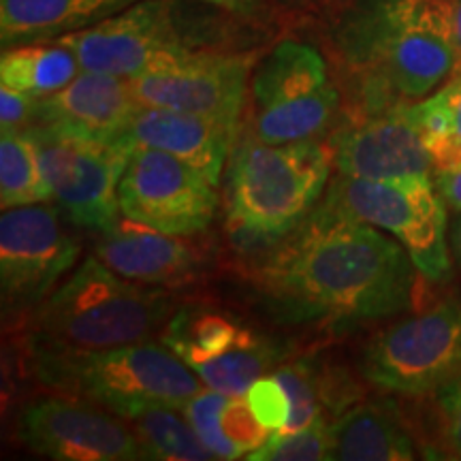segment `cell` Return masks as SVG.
I'll return each instance as SVG.
<instances>
[{"label": "cell", "instance_id": "obj_1", "mask_svg": "<svg viewBox=\"0 0 461 461\" xmlns=\"http://www.w3.org/2000/svg\"><path fill=\"white\" fill-rule=\"evenodd\" d=\"M417 274L400 241L330 193L263 261L257 285L282 321L353 327L408 312Z\"/></svg>", "mask_w": 461, "mask_h": 461}, {"label": "cell", "instance_id": "obj_2", "mask_svg": "<svg viewBox=\"0 0 461 461\" xmlns=\"http://www.w3.org/2000/svg\"><path fill=\"white\" fill-rule=\"evenodd\" d=\"M353 109L420 101L457 71L445 0H353L333 28Z\"/></svg>", "mask_w": 461, "mask_h": 461}, {"label": "cell", "instance_id": "obj_3", "mask_svg": "<svg viewBox=\"0 0 461 461\" xmlns=\"http://www.w3.org/2000/svg\"><path fill=\"white\" fill-rule=\"evenodd\" d=\"M171 308L165 291L126 282L99 257H86L32 312L31 355L95 353L148 342L165 330Z\"/></svg>", "mask_w": 461, "mask_h": 461}, {"label": "cell", "instance_id": "obj_4", "mask_svg": "<svg viewBox=\"0 0 461 461\" xmlns=\"http://www.w3.org/2000/svg\"><path fill=\"white\" fill-rule=\"evenodd\" d=\"M333 165L319 141H244L229 169V227L248 241H278L314 212Z\"/></svg>", "mask_w": 461, "mask_h": 461}, {"label": "cell", "instance_id": "obj_5", "mask_svg": "<svg viewBox=\"0 0 461 461\" xmlns=\"http://www.w3.org/2000/svg\"><path fill=\"white\" fill-rule=\"evenodd\" d=\"M43 387L107 408L120 417L149 403L182 408L203 380L167 344L152 339L95 353L32 355Z\"/></svg>", "mask_w": 461, "mask_h": 461}, {"label": "cell", "instance_id": "obj_6", "mask_svg": "<svg viewBox=\"0 0 461 461\" xmlns=\"http://www.w3.org/2000/svg\"><path fill=\"white\" fill-rule=\"evenodd\" d=\"M252 126L265 143L312 141L331 129L342 92L314 45L285 39L255 67L250 77Z\"/></svg>", "mask_w": 461, "mask_h": 461}, {"label": "cell", "instance_id": "obj_7", "mask_svg": "<svg viewBox=\"0 0 461 461\" xmlns=\"http://www.w3.org/2000/svg\"><path fill=\"white\" fill-rule=\"evenodd\" d=\"M359 370L384 393H434L461 372V302L436 303L376 333L363 348Z\"/></svg>", "mask_w": 461, "mask_h": 461}, {"label": "cell", "instance_id": "obj_8", "mask_svg": "<svg viewBox=\"0 0 461 461\" xmlns=\"http://www.w3.org/2000/svg\"><path fill=\"white\" fill-rule=\"evenodd\" d=\"M330 193L361 221L393 235L423 278L448 280V207L434 180L374 182L339 176Z\"/></svg>", "mask_w": 461, "mask_h": 461}, {"label": "cell", "instance_id": "obj_9", "mask_svg": "<svg viewBox=\"0 0 461 461\" xmlns=\"http://www.w3.org/2000/svg\"><path fill=\"white\" fill-rule=\"evenodd\" d=\"M163 344L176 353L210 389L246 395L288 355L285 346L261 336L233 316L212 310H182L163 330Z\"/></svg>", "mask_w": 461, "mask_h": 461}, {"label": "cell", "instance_id": "obj_10", "mask_svg": "<svg viewBox=\"0 0 461 461\" xmlns=\"http://www.w3.org/2000/svg\"><path fill=\"white\" fill-rule=\"evenodd\" d=\"M79 244L62 229L56 207L32 203L0 216V297L5 319L34 310L75 267Z\"/></svg>", "mask_w": 461, "mask_h": 461}, {"label": "cell", "instance_id": "obj_11", "mask_svg": "<svg viewBox=\"0 0 461 461\" xmlns=\"http://www.w3.org/2000/svg\"><path fill=\"white\" fill-rule=\"evenodd\" d=\"M54 199L75 224L107 230L118 222V186L132 148L124 141H90L65 137L43 126L26 129Z\"/></svg>", "mask_w": 461, "mask_h": 461}, {"label": "cell", "instance_id": "obj_12", "mask_svg": "<svg viewBox=\"0 0 461 461\" xmlns=\"http://www.w3.org/2000/svg\"><path fill=\"white\" fill-rule=\"evenodd\" d=\"M118 203L126 221L188 238L214 221L218 194L214 184L180 158L160 149L132 148Z\"/></svg>", "mask_w": 461, "mask_h": 461}, {"label": "cell", "instance_id": "obj_13", "mask_svg": "<svg viewBox=\"0 0 461 461\" xmlns=\"http://www.w3.org/2000/svg\"><path fill=\"white\" fill-rule=\"evenodd\" d=\"M342 177L374 182L434 180L436 163L425 148L411 101L348 109L330 137Z\"/></svg>", "mask_w": 461, "mask_h": 461}, {"label": "cell", "instance_id": "obj_14", "mask_svg": "<svg viewBox=\"0 0 461 461\" xmlns=\"http://www.w3.org/2000/svg\"><path fill=\"white\" fill-rule=\"evenodd\" d=\"M22 445L58 461H132L141 445L129 420L71 395H41L24 403L15 420Z\"/></svg>", "mask_w": 461, "mask_h": 461}, {"label": "cell", "instance_id": "obj_15", "mask_svg": "<svg viewBox=\"0 0 461 461\" xmlns=\"http://www.w3.org/2000/svg\"><path fill=\"white\" fill-rule=\"evenodd\" d=\"M82 71L135 79L190 50L173 20L171 0H140L96 26L56 39Z\"/></svg>", "mask_w": 461, "mask_h": 461}, {"label": "cell", "instance_id": "obj_16", "mask_svg": "<svg viewBox=\"0 0 461 461\" xmlns=\"http://www.w3.org/2000/svg\"><path fill=\"white\" fill-rule=\"evenodd\" d=\"M252 71L250 56L188 50L131 79V88L143 107H167L238 124Z\"/></svg>", "mask_w": 461, "mask_h": 461}, {"label": "cell", "instance_id": "obj_17", "mask_svg": "<svg viewBox=\"0 0 461 461\" xmlns=\"http://www.w3.org/2000/svg\"><path fill=\"white\" fill-rule=\"evenodd\" d=\"M140 107L131 79L79 71L65 88L39 99L32 126L77 140L122 141Z\"/></svg>", "mask_w": 461, "mask_h": 461}, {"label": "cell", "instance_id": "obj_18", "mask_svg": "<svg viewBox=\"0 0 461 461\" xmlns=\"http://www.w3.org/2000/svg\"><path fill=\"white\" fill-rule=\"evenodd\" d=\"M238 124L167 107H140L124 143L171 154L212 184L221 182Z\"/></svg>", "mask_w": 461, "mask_h": 461}, {"label": "cell", "instance_id": "obj_19", "mask_svg": "<svg viewBox=\"0 0 461 461\" xmlns=\"http://www.w3.org/2000/svg\"><path fill=\"white\" fill-rule=\"evenodd\" d=\"M95 250L115 274L141 285H173L197 269V255L186 241L132 221L101 230Z\"/></svg>", "mask_w": 461, "mask_h": 461}, {"label": "cell", "instance_id": "obj_20", "mask_svg": "<svg viewBox=\"0 0 461 461\" xmlns=\"http://www.w3.org/2000/svg\"><path fill=\"white\" fill-rule=\"evenodd\" d=\"M331 459L411 461L419 445L393 402H357L330 425Z\"/></svg>", "mask_w": 461, "mask_h": 461}, {"label": "cell", "instance_id": "obj_21", "mask_svg": "<svg viewBox=\"0 0 461 461\" xmlns=\"http://www.w3.org/2000/svg\"><path fill=\"white\" fill-rule=\"evenodd\" d=\"M140 0H0V43L5 48L56 41L96 26Z\"/></svg>", "mask_w": 461, "mask_h": 461}, {"label": "cell", "instance_id": "obj_22", "mask_svg": "<svg viewBox=\"0 0 461 461\" xmlns=\"http://www.w3.org/2000/svg\"><path fill=\"white\" fill-rule=\"evenodd\" d=\"M82 67L60 41L24 43L5 48L0 56V84L45 99L77 77Z\"/></svg>", "mask_w": 461, "mask_h": 461}, {"label": "cell", "instance_id": "obj_23", "mask_svg": "<svg viewBox=\"0 0 461 461\" xmlns=\"http://www.w3.org/2000/svg\"><path fill=\"white\" fill-rule=\"evenodd\" d=\"M180 408L165 403H149L126 412L122 419L135 431L141 445L143 459L167 461H207L214 455L207 451L186 417H180Z\"/></svg>", "mask_w": 461, "mask_h": 461}, {"label": "cell", "instance_id": "obj_24", "mask_svg": "<svg viewBox=\"0 0 461 461\" xmlns=\"http://www.w3.org/2000/svg\"><path fill=\"white\" fill-rule=\"evenodd\" d=\"M54 197L45 180L39 149L28 131H3L0 137V207L45 203Z\"/></svg>", "mask_w": 461, "mask_h": 461}, {"label": "cell", "instance_id": "obj_25", "mask_svg": "<svg viewBox=\"0 0 461 461\" xmlns=\"http://www.w3.org/2000/svg\"><path fill=\"white\" fill-rule=\"evenodd\" d=\"M412 115L436 167L461 160V75L412 103Z\"/></svg>", "mask_w": 461, "mask_h": 461}, {"label": "cell", "instance_id": "obj_26", "mask_svg": "<svg viewBox=\"0 0 461 461\" xmlns=\"http://www.w3.org/2000/svg\"><path fill=\"white\" fill-rule=\"evenodd\" d=\"M280 383L285 384L288 400H291V417L286 425L276 434H293L322 417V406H327L325 376L316 370L308 359L280 363L274 370Z\"/></svg>", "mask_w": 461, "mask_h": 461}, {"label": "cell", "instance_id": "obj_27", "mask_svg": "<svg viewBox=\"0 0 461 461\" xmlns=\"http://www.w3.org/2000/svg\"><path fill=\"white\" fill-rule=\"evenodd\" d=\"M250 461H321L331 459V434L325 417L314 419L303 429L293 434H276L269 440L248 453Z\"/></svg>", "mask_w": 461, "mask_h": 461}, {"label": "cell", "instance_id": "obj_28", "mask_svg": "<svg viewBox=\"0 0 461 461\" xmlns=\"http://www.w3.org/2000/svg\"><path fill=\"white\" fill-rule=\"evenodd\" d=\"M229 395L216 389H203L182 406L184 417L193 425L194 434L203 442L207 451L214 455V459H238L240 453L233 442L224 436L221 425V412Z\"/></svg>", "mask_w": 461, "mask_h": 461}, {"label": "cell", "instance_id": "obj_29", "mask_svg": "<svg viewBox=\"0 0 461 461\" xmlns=\"http://www.w3.org/2000/svg\"><path fill=\"white\" fill-rule=\"evenodd\" d=\"M221 425L224 436L238 448L240 457L257 451L272 436V429L265 428L252 412L250 403L241 400V395H229L221 412Z\"/></svg>", "mask_w": 461, "mask_h": 461}, {"label": "cell", "instance_id": "obj_30", "mask_svg": "<svg viewBox=\"0 0 461 461\" xmlns=\"http://www.w3.org/2000/svg\"><path fill=\"white\" fill-rule=\"evenodd\" d=\"M438 440L447 457L461 459V372L434 391Z\"/></svg>", "mask_w": 461, "mask_h": 461}, {"label": "cell", "instance_id": "obj_31", "mask_svg": "<svg viewBox=\"0 0 461 461\" xmlns=\"http://www.w3.org/2000/svg\"><path fill=\"white\" fill-rule=\"evenodd\" d=\"M246 402L250 403L255 417L272 431H280L291 417V400L276 374L257 378L246 391Z\"/></svg>", "mask_w": 461, "mask_h": 461}, {"label": "cell", "instance_id": "obj_32", "mask_svg": "<svg viewBox=\"0 0 461 461\" xmlns=\"http://www.w3.org/2000/svg\"><path fill=\"white\" fill-rule=\"evenodd\" d=\"M39 99L3 86L0 88V126L3 131H26L37 120Z\"/></svg>", "mask_w": 461, "mask_h": 461}, {"label": "cell", "instance_id": "obj_33", "mask_svg": "<svg viewBox=\"0 0 461 461\" xmlns=\"http://www.w3.org/2000/svg\"><path fill=\"white\" fill-rule=\"evenodd\" d=\"M434 184L440 197L445 199L447 207L455 214L461 212V160L453 165L436 167Z\"/></svg>", "mask_w": 461, "mask_h": 461}, {"label": "cell", "instance_id": "obj_34", "mask_svg": "<svg viewBox=\"0 0 461 461\" xmlns=\"http://www.w3.org/2000/svg\"><path fill=\"white\" fill-rule=\"evenodd\" d=\"M448 22H451L455 54H457V71L455 75H461V0H445Z\"/></svg>", "mask_w": 461, "mask_h": 461}, {"label": "cell", "instance_id": "obj_35", "mask_svg": "<svg viewBox=\"0 0 461 461\" xmlns=\"http://www.w3.org/2000/svg\"><path fill=\"white\" fill-rule=\"evenodd\" d=\"M197 3L212 5V7L224 9L235 15H252L261 7V0H197Z\"/></svg>", "mask_w": 461, "mask_h": 461}, {"label": "cell", "instance_id": "obj_36", "mask_svg": "<svg viewBox=\"0 0 461 461\" xmlns=\"http://www.w3.org/2000/svg\"><path fill=\"white\" fill-rule=\"evenodd\" d=\"M448 241H451L455 258H457V263L461 265V212L453 218L451 229H448Z\"/></svg>", "mask_w": 461, "mask_h": 461}, {"label": "cell", "instance_id": "obj_37", "mask_svg": "<svg viewBox=\"0 0 461 461\" xmlns=\"http://www.w3.org/2000/svg\"><path fill=\"white\" fill-rule=\"evenodd\" d=\"M282 3L293 5V7H305V5H312L316 0H282Z\"/></svg>", "mask_w": 461, "mask_h": 461}]
</instances>
